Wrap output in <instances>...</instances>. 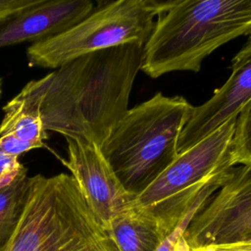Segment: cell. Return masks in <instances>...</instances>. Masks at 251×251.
<instances>
[{
  "label": "cell",
  "instance_id": "8",
  "mask_svg": "<svg viewBox=\"0 0 251 251\" xmlns=\"http://www.w3.org/2000/svg\"><path fill=\"white\" fill-rule=\"evenodd\" d=\"M65 139L67 159L62 163L92 213L107 229L118 214L133 205L135 197L126 190L96 143L82 137Z\"/></svg>",
  "mask_w": 251,
  "mask_h": 251
},
{
  "label": "cell",
  "instance_id": "15",
  "mask_svg": "<svg viewBox=\"0 0 251 251\" xmlns=\"http://www.w3.org/2000/svg\"><path fill=\"white\" fill-rule=\"evenodd\" d=\"M24 168L19 158L6 154L0 149V186L10 182Z\"/></svg>",
  "mask_w": 251,
  "mask_h": 251
},
{
  "label": "cell",
  "instance_id": "19",
  "mask_svg": "<svg viewBox=\"0 0 251 251\" xmlns=\"http://www.w3.org/2000/svg\"><path fill=\"white\" fill-rule=\"evenodd\" d=\"M1 94H2V86H1V79H0V97H1Z\"/></svg>",
  "mask_w": 251,
  "mask_h": 251
},
{
  "label": "cell",
  "instance_id": "14",
  "mask_svg": "<svg viewBox=\"0 0 251 251\" xmlns=\"http://www.w3.org/2000/svg\"><path fill=\"white\" fill-rule=\"evenodd\" d=\"M232 164L251 167V101L238 114L230 147Z\"/></svg>",
  "mask_w": 251,
  "mask_h": 251
},
{
  "label": "cell",
  "instance_id": "7",
  "mask_svg": "<svg viewBox=\"0 0 251 251\" xmlns=\"http://www.w3.org/2000/svg\"><path fill=\"white\" fill-rule=\"evenodd\" d=\"M184 239L191 250L251 242V167L234 166L224 184L189 222Z\"/></svg>",
  "mask_w": 251,
  "mask_h": 251
},
{
  "label": "cell",
  "instance_id": "11",
  "mask_svg": "<svg viewBox=\"0 0 251 251\" xmlns=\"http://www.w3.org/2000/svg\"><path fill=\"white\" fill-rule=\"evenodd\" d=\"M41 113L24 89L3 106L0 123V149L8 155H20L44 146L48 138Z\"/></svg>",
  "mask_w": 251,
  "mask_h": 251
},
{
  "label": "cell",
  "instance_id": "17",
  "mask_svg": "<svg viewBox=\"0 0 251 251\" xmlns=\"http://www.w3.org/2000/svg\"><path fill=\"white\" fill-rule=\"evenodd\" d=\"M37 2L38 0H0V23Z\"/></svg>",
  "mask_w": 251,
  "mask_h": 251
},
{
  "label": "cell",
  "instance_id": "13",
  "mask_svg": "<svg viewBox=\"0 0 251 251\" xmlns=\"http://www.w3.org/2000/svg\"><path fill=\"white\" fill-rule=\"evenodd\" d=\"M29 185L24 168L10 182L0 186V250L13 234L24 211Z\"/></svg>",
  "mask_w": 251,
  "mask_h": 251
},
{
  "label": "cell",
  "instance_id": "9",
  "mask_svg": "<svg viewBox=\"0 0 251 251\" xmlns=\"http://www.w3.org/2000/svg\"><path fill=\"white\" fill-rule=\"evenodd\" d=\"M251 101V35L231 60V73L210 99L192 107L177 142L181 154L229 120Z\"/></svg>",
  "mask_w": 251,
  "mask_h": 251
},
{
  "label": "cell",
  "instance_id": "3",
  "mask_svg": "<svg viewBox=\"0 0 251 251\" xmlns=\"http://www.w3.org/2000/svg\"><path fill=\"white\" fill-rule=\"evenodd\" d=\"M0 251H118L70 174L29 177L21 219Z\"/></svg>",
  "mask_w": 251,
  "mask_h": 251
},
{
  "label": "cell",
  "instance_id": "12",
  "mask_svg": "<svg viewBox=\"0 0 251 251\" xmlns=\"http://www.w3.org/2000/svg\"><path fill=\"white\" fill-rule=\"evenodd\" d=\"M118 251H156L169 235L160 222L134 203L107 227Z\"/></svg>",
  "mask_w": 251,
  "mask_h": 251
},
{
  "label": "cell",
  "instance_id": "2",
  "mask_svg": "<svg viewBox=\"0 0 251 251\" xmlns=\"http://www.w3.org/2000/svg\"><path fill=\"white\" fill-rule=\"evenodd\" d=\"M241 35H251V0H173L143 46L140 71L153 78L197 73L214 50Z\"/></svg>",
  "mask_w": 251,
  "mask_h": 251
},
{
  "label": "cell",
  "instance_id": "1",
  "mask_svg": "<svg viewBox=\"0 0 251 251\" xmlns=\"http://www.w3.org/2000/svg\"><path fill=\"white\" fill-rule=\"evenodd\" d=\"M143 46L96 51L28 81L23 89L37 102L45 129L100 146L128 111Z\"/></svg>",
  "mask_w": 251,
  "mask_h": 251
},
{
  "label": "cell",
  "instance_id": "16",
  "mask_svg": "<svg viewBox=\"0 0 251 251\" xmlns=\"http://www.w3.org/2000/svg\"><path fill=\"white\" fill-rule=\"evenodd\" d=\"M189 222H184L178 226L166 239L162 242L156 251H191L189 245L184 239L183 233Z\"/></svg>",
  "mask_w": 251,
  "mask_h": 251
},
{
  "label": "cell",
  "instance_id": "10",
  "mask_svg": "<svg viewBox=\"0 0 251 251\" xmlns=\"http://www.w3.org/2000/svg\"><path fill=\"white\" fill-rule=\"evenodd\" d=\"M89 0H38L0 23V49L56 36L93 11Z\"/></svg>",
  "mask_w": 251,
  "mask_h": 251
},
{
  "label": "cell",
  "instance_id": "4",
  "mask_svg": "<svg viewBox=\"0 0 251 251\" xmlns=\"http://www.w3.org/2000/svg\"><path fill=\"white\" fill-rule=\"evenodd\" d=\"M182 96L161 92L134 106L99 146L126 190L140 195L177 157V142L192 110Z\"/></svg>",
  "mask_w": 251,
  "mask_h": 251
},
{
  "label": "cell",
  "instance_id": "6",
  "mask_svg": "<svg viewBox=\"0 0 251 251\" xmlns=\"http://www.w3.org/2000/svg\"><path fill=\"white\" fill-rule=\"evenodd\" d=\"M173 0H119L105 4L64 32L31 44L26 59L31 67L56 70L84 55L115 46L144 45L154 18L166 12Z\"/></svg>",
  "mask_w": 251,
  "mask_h": 251
},
{
  "label": "cell",
  "instance_id": "5",
  "mask_svg": "<svg viewBox=\"0 0 251 251\" xmlns=\"http://www.w3.org/2000/svg\"><path fill=\"white\" fill-rule=\"evenodd\" d=\"M236 119L229 120L176 160L135 198L171 234L190 222L224 184L234 165L230 147Z\"/></svg>",
  "mask_w": 251,
  "mask_h": 251
},
{
  "label": "cell",
  "instance_id": "18",
  "mask_svg": "<svg viewBox=\"0 0 251 251\" xmlns=\"http://www.w3.org/2000/svg\"><path fill=\"white\" fill-rule=\"evenodd\" d=\"M191 251H251V242L208 246Z\"/></svg>",
  "mask_w": 251,
  "mask_h": 251
}]
</instances>
